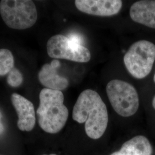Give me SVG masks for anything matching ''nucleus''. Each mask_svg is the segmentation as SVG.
Returning <instances> with one entry per match:
<instances>
[{
	"instance_id": "obj_1",
	"label": "nucleus",
	"mask_w": 155,
	"mask_h": 155,
	"mask_svg": "<svg viewBox=\"0 0 155 155\" xmlns=\"http://www.w3.org/2000/svg\"><path fill=\"white\" fill-rule=\"evenodd\" d=\"M72 118L85 123L84 129L90 139L97 140L105 132L109 117L107 107L100 94L91 89H86L79 94L72 110Z\"/></svg>"
},
{
	"instance_id": "obj_2",
	"label": "nucleus",
	"mask_w": 155,
	"mask_h": 155,
	"mask_svg": "<svg viewBox=\"0 0 155 155\" xmlns=\"http://www.w3.org/2000/svg\"><path fill=\"white\" fill-rule=\"evenodd\" d=\"M40 104L36 111L39 126L51 134L59 132L68 118V110L64 104L61 91L42 89L39 94Z\"/></svg>"
},
{
	"instance_id": "obj_3",
	"label": "nucleus",
	"mask_w": 155,
	"mask_h": 155,
	"mask_svg": "<svg viewBox=\"0 0 155 155\" xmlns=\"http://www.w3.org/2000/svg\"><path fill=\"white\" fill-rule=\"evenodd\" d=\"M0 15L8 27L17 30L32 27L38 19L36 7L31 0H2Z\"/></svg>"
},
{
	"instance_id": "obj_4",
	"label": "nucleus",
	"mask_w": 155,
	"mask_h": 155,
	"mask_svg": "<svg viewBox=\"0 0 155 155\" xmlns=\"http://www.w3.org/2000/svg\"><path fill=\"white\" fill-rule=\"evenodd\" d=\"M155 61V45L141 40L134 43L124 56L127 71L137 79H143L151 72Z\"/></svg>"
},
{
	"instance_id": "obj_5",
	"label": "nucleus",
	"mask_w": 155,
	"mask_h": 155,
	"mask_svg": "<svg viewBox=\"0 0 155 155\" xmlns=\"http://www.w3.org/2000/svg\"><path fill=\"white\" fill-rule=\"evenodd\" d=\"M106 93L113 109L124 117L132 116L139 107L137 90L131 84L119 79H113L107 83Z\"/></svg>"
},
{
	"instance_id": "obj_6",
	"label": "nucleus",
	"mask_w": 155,
	"mask_h": 155,
	"mask_svg": "<svg viewBox=\"0 0 155 155\" xmlns=\"http://www.w3.org/2000/svg\"><path fill=\"white\" fill-rule=\"evenodd\" d=\"M48 56L55 59H66L78 63H86L91 59L90 50L63 35L52 36L47 43Z\"/></svg>"
},
{
	"instance_id": "obj_7",
	"label": "nucleus",
	"mask_w": 155,
	"mask_h": 155,
	"mask_svg": "<svg viewBox=\"0 0 155 155\" xmlns=\"http://www.w3.org/2000/svg\"><path fill=\"white\" fill-rule=\"evenodd\" d=\"M75 5L79 11L84 13L108 17L116 15L121 11L122 1L120 0H76Z\"/></svg>"
},
{
	"instance_id": "obj_8",
	"label": "nucleus",
	"mask_w": 155,
	"mask_h": 155,
	"mask_svg": "<svg viewBox=\"0 0 155 155\" xmlns=\"http://www.w3.org/2000/svg\"><path fill=\"white\" fill-rule=\"evenodd\" d=\"M12 105L18 116L17 127L21 131L30 132L36 123V113L33 104L20 94H12Z\"/></svg>"
},
{
	"instance_id": "obj_9",
	"label": "nucleus",
	"mask_w": 155,
	"mask_h": 155,
	"mask_svg": "<svg viewBox=\"0 0 155 155\" xmlns=\"http://www.w3.org/2000/svg\"><path fill=\"white\" fill-rule=\"evenodd\" d=\"M60 66V61L54 59L50 63H46L41 67L38 77L40 83L46 89L61 91L68 87V79L59 75L57 72V68Z\"/></svg>"
},
{
	"instance_id": "obj_10",
	"label": "nucleus",
	"mask_w": 155,
	"mask_h": 155,
	"mask_svg": "<svg viewBox=\"0 0 155 155\" xmlns=\"http://www.w3.org/2000/svg\"><path fill=\"white\" fill-rule=\"evenodd\" d=\"M134 22L155 29V0H141L131 6L129 11Z\"/></svg>"
},
{
	"instance_id": "obj_11",
	"label": "nucleus",
	"mask_w": 155,
	"mask_h": 155,
	"mask_svg": "<svg viewBox=\"0 0 155 155\" xmlns=\"http://www.w3.org/2000/svg\"><path fill=\"white\" fill-rule=\"evenodd\" d=\"M152 153L148 139L144 136H137L124 143L120 150L110 155H151Z\"/></svg>"
},
{
	"instance_id": "obj_12",
	"label": "nucleus",
	"mask_w": 155,
	"mask_h": 155,
	"mask_svg": "<svg viewBox=\"0 0 155 155\" xmlns=\"http://www.w3.org/2000/svg\"><path fill=\"white\" fill-rule=\"evenodd\" d=\"M14 57L11 51L0 49V76H4L14 68Z\"/></svg>"
},
{
	"instance_id": "obj_13",
	"label": "nucleus",
	"mask_w": 155,
	"mask_h": 155,
	"mask_svg": "<svg viewBox=\"0 0 155 155\" xmlns=\"http://www.w3.org/2000/svg\"><path fill=\"white\" fill-rule=\"evenodd\" d=\"M23 82L22 74L16 68L9 72L7 77V83L12 87H17Z\"/></svg>"
},
{
	"instance_id": "obj_14",
	"label": "nucleus",
	"mask_w": 155,
	"mask_h": 155,
	"mask_svg": "<svg viewBox=\"0 0 155 155\" xmlns=\"http://www.w3.org/2000/svg\"><path fill=\"white\" fill-rule=\"evenodd\" d=\"M67 37L74 43H76L79 45H82L83 43V38L81 36V35L78 33H70L68 36H67Z\"/></svg>"
},
{
	"instance_id": "obj_15",
	"label": "nucleus",
	"mask_w": 155,
	"mask_h": 155,
	"mask_svg": "<svg viewBox=\"0 0 155 155\" xmlns=\"http://www.w3.org/2000/svg\"><path fill=\"white\" fill-rule=\"evenodd\" d=\"M1 118H2V114H1V111H0V134H1L2 133L4 132V125H3V124L1 122Z\"/></svg>"
},
{
	"instance_id": "obj_16",
	"label": "nucleus",
	"mask_w": 155,
	"mask_h": 155,
	"mask_svg": "<svg viewBox=\"0 0 155 155\" xmlns=\"http://www.w3.org/2000/svg\"><path fill=\"white\" fill-rule=\"evenodd\" d=\"M152 106L153 107V108L155 109V95L152 100Z\"/></svg>"
},
{
	"instance_id": "obj_17",
	"label": "nucleus",
	"mask_w": 155,
	"mask_h": 155,
	"mask_svg": "<svg viewBox=\"0 0 155 155\" xmlns=\"http://www.w3.org/2000/svg\"><path fill=\"white\" fill-rule=\"evenodd\" d=\"M153 81H154V82L155 83V75H154V77H153Z\"/></svg>"
},
{
	"instance_id": "obj_18",
	"label": "nucleus",
	"mask_w": 155,
	"mask_h": 155,
	"mask_svg": "<svg viewBox=\"0 0 155 155\" xmlns=\"http://www.w3.org/2000/svg\"><path fill=\"white\" fill-rule=\"evenodd\" d=\"M57 155L56 154H50V155Z\"/></svg>"
}]
</instances>
